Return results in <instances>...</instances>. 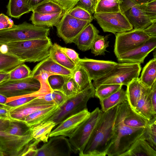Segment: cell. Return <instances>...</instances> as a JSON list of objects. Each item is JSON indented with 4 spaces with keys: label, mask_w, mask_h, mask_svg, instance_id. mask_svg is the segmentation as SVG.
Masks as SVG:
<instances>
[{
    "label": "cell",
    "mask_w": 156,
    "mask_h": 156,
    "mask_svg": "<svg viewBox=\"0 0 156 156\" xmlns=\"http://www.w3.org/2000/svg\"><path fill=\"white\" fill-rule=\"evenodd\" d=\"M118 106V105H117ZM117 106L103 112L80 156H105L114 134Z\"/></svg>",
    "instance_id": "cell-1"
},
{
    "label": "cell",
    "mask_w": 156,
    "mask_h": 156,
    "mask_svg": "<svg viewBox=\"0 0 156 156\" xmlns=\"http://www.w3.org/2000/svg\"><path fill=\"white\" fill-rule=\"evenodd\" d=\"M52 44L48 37L6 44L9 52L25 62H40L48 57Z\"/></svg>",
    "instance_id": "cell-2"
},
{
    "label": "cell",
    "mask_w": 156,
    "mask_h": 156,
    "mask_svg": "<svg viewBox=\"0 0 156 156\" xmlns=\"http://www.w3.org/2000/svg\"><path fill=\"white\" fill-rule=\"evenodd\" d=\"M95 96V88L91 82L84 89L67 99L44 122L52 121L55 123L56 126L68 117L87 108L88 100Z\"/></svg>",
    "instance_id": "cell-3"
},
{
    "label": "cell",
    "mask_w": 156,
    "mask_h": 156,
    "mask_svg": "<svg viewBox=\"0 0 156 156\" xmlns=\"http://www.w3.org/2000/svg\"><path fill=\"white\" fill-rule=\"evenodd\" d=\"M145 128H134L119 124L114 126V134L106 155L121 156L142 135Z\"/></svg>",
    "instance_id": "cell-4"
},
{
    "label": "cell",
    "mask_w": 156,
    "mask_h": 156,
    "mask_svg": "<svg viewBox=\"0 0 156 156\" xmlns=\"http://www.w3.org/2000/svg\"><path fill=\"white\" fill-rule=\"evenodd\" d=\"M140 64L117 63L114 67L104 76L93 80L95 88L102 84H117L127 86L134 79L139 77Z\"/></svg>",
    "instance_id": "cell-5"
},
{
    "label": "cell",
    "mask_w": 156,
    "mask_h": 156,
    "mask_svg": "<svg viewBox=\"0 0 156 156\" xmlns=\"http://www.w3.org/2000/svg\"><path fill=\"white\" fill-rule=\"evenodd\" d=\"M49 27L34 25L25 22L12 28L0 30V42L44 39L48 37Z\"/></svg>",
    "instance_id": "cell-6"
},
{
    "label": "cell",
    "mask_w": 156,
    "mask_h": 156,
    "mask_svg": "<svg viewBox=\"0 0 156 156\" xmlns=\"http://www.w3.org/2000/svg\"><path fill=\"white\" fill-rule=\"evenodd\" d=\"M44 80L39 76H30L23 79L4 81L0 83V94L8 98L7 103L16 98L37 91Z\"/></svg>",
    "instance_id": "cell-7"
},
{
    "label": "cell",
    "mask_w": 156,
    "mask_h": 156,
    "mask_svg": "<svg viewBox=\"0 0 156 156\" xmlns=\"http://www.w3.org/2000/svg\"><path fill=\"white\" fill-rule=\"evenodd\" d=\"M103 112L97 107L80 125L69 141L73 152L80 156L94 131Z\"/></svg>",
    "instance_id": "cell-8"
},
{
    "label": "cell",
    "mask_w": 156,
    "mask_h": 156,
    "mask_svg": "<svg viewBox=\"0 0 156 156\" xmlns=\"http://www.w3.org/2000/svg\"><path fill=\"white\" fill-rule=\"evenodd\" d=\"M37 143L31 133L20 136L0 131V148L5 156H24L28 149Z\"/></svg>",
    "instance_id": "cell-9"
},
{
    "label": "cell",
    "mask_w": 156,
    "mask_h": 156,
    "mask_svg": "<svg viewBox=\"0 0 156 156\" xmlns=\"http://www.w3.org/2000/svg\"><path fill=\"white\" fill-rule=\"evenodd\" d=\"M93 16L105 32H110L115 35L133 29V26L122 11L95 12Z\"/></svg>",
    "instance_id": "cell-10"
},
{
    "label": "cell",
    "mask_w": 156,
    "mask_h": 156,
    "mask_svg": "<svg viewBox=\"0 0 156 156\" xmlns=\"http://www.w3.org/2000/svg\"><path fill=\"white\" fill-rule=\"evenodd\" d=\"M115 35L114 51L116 57L142 44L151 37L143 30L134 29Z\"/></svg>",
    "instance_id": "cell-11"
},
{
    "label": "cell",
    "mask_w": 156,
    "mask_h": 156,
    "mask_svg": "<svg viewBox=\"0 0 156 156\" xmlns=\"http://www.w3.org/2000/svg\"><path fill=\"white\" fill-rule=\"evenodd\" d=\"M90 23L89 21L76 18L66 13L56 27L57 35L66 44L72 43L83 29Z\"/></svg>",
    "instance_id": "cell-12"
},
{
    "label": "cell",
    "mask_w": 156,
    "mask_h": 156,
    "mask_svg": "<svg viewBox=\"0 0 156 156\" xmlns=\"http://www.w3.org/2000/svg\"><path fill=\"white\" fill-rule=\"evenodd\" d=\"M38 148L36 156H69L73 152L69 140L66 137L55 136Z\"/></svg>",
    "instance_id": "cell-13"
},
{
    "label": "cell",
    "mask_w": 156,
    "mask_h": 156,
    "mask_svg": "<svg viewBox=\"0 0 156 156\" xmlns=\"http://www.w3.org/2000/svg\"><path fill=\"white\" fill-rule=\"evenodd\" d=\"M149 120L136 112L128 101L117 106L114 126L119 124L134 128H145Z\"/></svg>",
    "instance_id": "cell-14"
},
{
    "label": "cell",
    "mask_w": 156,
    "mask_h": 156,
    "mask_svg": "<svg viewBox=\"0 0 156 156\" xmlns=\"http://www.w3.org/2000/svg\"><path fill=\"white\" fill-rule=\"evenodd\" d=\"M121 9L134 29L144 30L152 23L155 22L146 15L140 4L129 0H123Z\"/></svg>",
    "instance_id": "cell-15"
},
{
    "label": "cell",
    "mask_w": 156,
    "mask_h": 156,
    "mask_svg": "<svg viewBox=\"0 0 156 156\" xmlns=\"http://www.w3.org/2000/svg\"><path fill=\"white\" fill-rule=\"evenodd\" d=\"M43 96L37 98L20 106L10 108L9 114L11 119L24 121L27 116L34 112L56 105L53 102L46 101Z\"/></svg>",
    "instance_id": "cell-16"
},
{
    "label": "cell",
    "mask_w": 156,
    "mask_h": 156,
    "mask_svg": "<svg viewBox=\"0 0 156 156\" xmlns=\"http://www.w3.org/2000/svg\"><path fill=\"white\" fill-rule=\"evenodd\" d=\"M90 113L87 108L68 117L52 130L50 137L58 136L70 137Z\"/></svg>",
    "instance_id": "cell-17"
},
{
    "label": "cell",
    "mask_w": 156,
    "mask_h": 156,
    "mask_svg": "<svg viewBox=\"0 0 156 156\" xmlns=\"http://www.w3.org/2000/svg\"><path fill=\"white\" fill-rule=\"evenodd\" d=\"M156 47V37H151L140 46L120 55L117 57L119 63H143L145 58Z\"/></svg>",
    "instance_id": "cell-18"
},
{
    "label": "cell",
    "mask_w": 156,
    "mask_h": 156,
    "mask_svg": "<svg viewBox=\"0 0 156 156\" xmlns=\"http://www.w3.org/2000/svg\"><path fill=\"white\" fill-rule=\"evenodd\" d=\"M117 63L112 61L96 60L85 57L80 59L78 65L86 69L92 81L105 75L112 69Z\"/></svg>",
    "instance_id": "cell-19"
},
{
    "label": "cell",
    "mask_w": 156,
    "mask_h": 156,
    "mask_svg": "<svg viewBox=\"0 0 156 156\" xmlns=\"http://www.w3.org/2000/svg\"><path fill=\"white\" fill-rule=\"evenodd\" d=\"M44 73L49 76L58 74L70 76L72 75V71L57 63L49 56L34 67L30 76L35 77Z\"/></svg>",
    "instance_id": "cell-20"
},
{
    "label": "cell",
    "mask_w": 156,
    "mask_h": 156,
    "mask_svg": "<svg viewBox=\"0 0 156 156\" xmlns=\"http://www.w3.org/2000/svg\"><path fill=\"white\" fill-rule=\"evenodd\" d=\"M99 31L91 23L88 24L76 37L73 43L83 51L90 49L92 44Z\"/></svg>",
    "instance_id": "cell-21"
},
{
    "label": "cell",
    "mask_w": 156,
    "mask_h": 156,
    "mask_svg": "<svg viewBox=\"0 0 156 156\" xmlns=\"http://www.w3.org/2000/svg\"><path fill=\"white\" fill-rule=\"evenodd\" d=\"M25 62L9 52L6 44L0 42V72L10 73Z\"/></svg>",
    "instance_id": "cell-22"
},
{
    "label": "cell",
    "mask_w": 156,
    "mask_h": 156,
    "mask_svg": "<svg viewBox=\"0 0 156 156\" xmlns=\"http://www.w3.org/2000/svg\"><path fill=\"white\" fill-rule=\"evenodd\" d=\"M66 13L64 11L49 14H40L32 12L30 20L32 24L35 25L49 28L56 27Z\"/></svg>",
    "instance_id": "cell-23"
},
{
    "label": "cell",
    "mask_w": 156,
    "mask_h": 156,
    "mask_svg": "<svg viewBox=\"0 0 156 156\" xmlns=\"http://www.w3.org/2000/svg\"><path fill=\"white\" fill-rule=\"evenodd\" d=\"M149 88H147L144 90L133 109L137 113L149 121L156 117L148 95Z\"/></svg>",
    "instance_id": "cell-24"
},
{
    "label": "cell",
    "mask_w": 156,
    "mask_h": 156,
    "mask_svg": "<svg viewBox=\"0 0 156 156\" xmlns=\"http://www.w3.org/2000/svg\"><path fill=\"white\" fill-rule=\"evenodd\" d=\"M121 156H156V151L146 141L140 137Z\"/></svg>",
    "instance_id": "cell-25"
},
{
    "label": "cell",
    "mask_w": 156,
    "mask_h": 156,
    "mask_svg": "<svg viewBox=\"0 0 156 156\" xmlns=\"http://www.w3.org/2000/svg\"><path fill=\"white\" fill-rule=\"evenodd\" d=\"M55 123L51 121H47L31 127V134L35 140L44 143L47 142Z\"/></svg>",
    "instance_id": "cell-26"
},
{
    "label": "cell",
    "mask_w": 156,
    "mask_h": 156,
    "mask_svg": "<svg viewBox=\"0 0 156 156\" xmlns=\"http://www.w3.org/2000/svg\"><path fill=\"white\" fill-rule=\"evenodd\" d=\"M128 102L133 109L144 90L147 88L140 81L139 77L133 79L127 86Z\"/></svg>",
    "instance_id": "cell-27"
},
{
    "label": "cell",
    "mask_w": 156,
    "mask_h": 156,
    "mask_svg": "<svg viewBox=\"0 0 156 156\" xmlns=\"http://www.w3.org/2000/svg\"><path fill=\"white\" fill-rule=\"evenodd\" d=\"M127 101L126 91L121 88L109 97L100 100L101 110L106 112Z\"/></svg>",
    "instance_id": "cell-28"
},
{
    "label": "cell",
    "mask_w": 156,
    "mask_h": 156,
    "mask_svg": "<svg viewBox=\"0 0 156 156\" xmlns=\"http://www.w3.org/2000/svg\"><path fill=\"white\" fill-rule=\"evenodd\" d=\"M58 107L59 106L55 105L36 111L27 116L24 121L30 127L38 125L51 116Z\"/></svg>",
    "instance_id": "cell-29"
},
{
    "label": "cell",
    "mask_w": 156,
    "mask_h": 156,
    "mask_svg": "<svg viewBox=\"0 0 156 156\" xmlns=\"http://www.w3.org/2000/svg\"><path fill=\"white\" fill-rule=\"evenodd\" d=\"M49 56L57 63L72 71L77 66L60 50L56 43L52 44L49 50Z\"/></svg>",
    "instance_id": "cell-30"
},
{
    "label": "cell",
    "mask_w": 156,
    "mask_h": 156,
    "mask_svg": "<svg viewBox=\"0 0 156 156\" xmlns=\"http://www.w3.org/2000/svg\"><path fill=\"white\" fill-rule=\"evenodd\" d=\"M139 79L144 86L149 88L156 81V58L151 59L145 65Z\"/></svg>",
    "instance_id": "cell-31"
},
{
    "label": "cell",
    "mask_w": 156,
    "mask_h": 156,
    "mask_svg": "<svg viewBox=\"0 0 156 156\" xmlns=\"http://www.w3.org/2000/svg\"><path fill=\"white\" fill-rule=\"evenodd\" d=\"M7 7L8 15L17 19L31 11L27 5L26 0H9Z\"/></svg>",
    "instance_id": "cell-32"
},
{
    "label": "cell",
    "mask_w": 156,
    "mask_h": 156,
    "mask_svg": "<svg viewBox=\"0 0 156 156\" xmlns=\"http://www.w3.org/2000/svg\"><path fill=\"white\" fill-rule=\"evenodd\" d=\"M123 0H96L95 12H116L121 11Z\"/></svg>",
    "instance_id": "cell-33"
},
{
    "label": "cell",
    "mask_w": 156,
    "mask_h": 156,
    "mask_svg": "<svg viewBox=\"0 0 156 156\" xmlns=\"http://www.w3.org/2000/svg\"><path fill=\"white\" fill-rule=\"evenodd\" d=\"M72 76L77 84L80 92L85 88L91 83L87 71L79 65L72 71Z\"/></svg>",
    "instance_id": "cell-34"
},
{
    "label": "cell",
    "mask_w": 156,
    "mask_h": 156,
    "mask_svg": "<svg viewBox=\"0 0 156 156\" xmlns=\"http://www.w3.org/2000/svg\"><path fill=\"white\" fill-rule=\"evenodd\" d=\"M5 131L11 135L22 136L30 133L31 128L24 121L12 119Z\"/></svg>",
    "instance_id": "cell-35"
},
{
    "label": "cell",
    "mask_w": 156,
    "mask_h": 156,
    "mask_svg": "<svg viewBox=\"0 0 156 156\" xmlns=\"http://www.w3.org/2000/svg\"><path fill=\"white\" fill-rule=\"evenodd\" d=\"M156 117L149 121L140 138L146 141L156 151Z\"/></svg>",
    "instance_id": "cell-36"
},
{
    "label": "cell",
    "mask_w": 156,
    "mask_h": 156,
    "mask_svg": "<svg viewBox=\"0 0 156 156\" xmlns=\"http://www.w3.org/2000/svg\"><path fill=\"white\" fill-rule=\"evenodd\" d=\"M108 35L105 36L98 34L95 38L91 46V52L95 56L105 55L106 48L109 47L108 41Z\"/></svg>",
    "instance_id": "cell-37"
},
{
    "label": "cell",
    "mask_w": 156,
    "mask_h": 156,
    "mask_svg": "<svg viewBox=\"0 0 156 156\" xmlns=\"http://www.w3.org/2000/svg\"><path fill=\"white\" fill-rule=\"evenodd\" d=\"M122 86L117 84L99 85L95 88V96L99 100L106 98L122 88Z\"/></svg>",
    "instance_id": "cell-38"
},
{
    "label": "cell",
    "mask_w": 156,
    "mask_h": 156,
    "mask_svg": "<svg viewBox=\"0 0 156 156\" xmlns=\"http://www.w3.org/2000/svg\"><path fill=\"white\" fill-rule=\"evenodd\" d=\"M63 11L64 10L58 4L49 0L38 5L32 11L40 14H49L58 13Z\"/></svg>",
    "instance_id": "cell-39"
},
{
    "label": "cell",
    "mask_w": 156,
    "mask_h": 156,
    "mask_svg": "<svg viewBox=\"0 0 156 156\" xmlns=\"http://www.w3.org/2000/svg\"><path fill=\"white\" fill-rule=\"evenodd\" d=\"M58 90L62 92L67 99L76 95L80 92L72 76L66 77L63 85Z\"/></svg>",
    "instance_id": "cell-40"
},
{
    "label": "cell",
    "mask_w": 156,
    "mask_h": 156,
    "mask_svg": "<svg viewBox=\"0 0 156 156\" xmlns=\"http://www.w3.org/2000/svg\"><path fill=\"white\" fill-rule=\"evenodd\" d=\"M31 71L24 63L19 65L9 73V80H15L26 78L30 76Z\"/></svg>",
    "instance_id": "cell-41"
},
{
    "label": "cell",
    "mask_w": 156,
    "mask_h": 156,
    "mask_svg": "<svg viewBox=\"0 0 156 156\" xmlns=\"http://www.w3.org/2000/svg\"><path fill=\"white\" fill-rule=\"evenodd\" d=\"M77 19L91 22L94 19L92 15L82 7L76 5L67 12Z\"/></svg>",
    "instance_id": "cell-42"
},
{
    "label": "cell",
    "mask_w": 156,
    "mask_h": 156,
    "mask_svg": "<svg viewBox=\"0 0 156 156\" xmlns=\"http://www.w3.org/2000/svg\"><path fill=\"white\" fill-rule=\"evenodd\" d=\"M43 97L46 101L53 102L59 106H61L68 99L62 92L57 90H52Z\"/></svg>",
    "instance_id": "cell-43"
},
{
    "label": "cell",
    "mask_w": 156,
    "mask_h": 156,
    "mask_svg": "<svg viewBox=\"0 0 156 156\" xmlns=\"http://www.w3.org/2000/svg\"><path fill=\"white\" fill-rule=\"evenodd\" d=\"M66 77L60 75H52L48 77L47 82L52 90H58L63 85Z\"/></svg>",
    "instance_id": "cell-44"
},
{
    "label": "cell",
    "mask_w": 156,
    "mask_h": 156,
    "mask_svg": "<svg viewBox=\"0 0 156 156\" xmlns=\"http://www.w3.org/2000/svg\"><path fill=\"white\" fill-rule=\"evenodd\" d=\"M146 15L154 22L156 21V0L140 4Z\"/></svg>",
    "instance_id": "cell-45"
},
{
    "label": "cell",
    "mask_w": 156,
    "mask_h": 156,
    "mask_svg": "<svg viewBox=\"0 0 156 156\" xmlns=\"http://www.w3.org/2000/svg\"><path fill=\"white\" fill-rule=\"evenodd\" d=\"M60 6L66 12L74 7L79 0H51Z\"/></svg>",
    "instance_id": "cell-46"
},
{
    "label": "cell",
    "mask_w": 156,
    "mask_h": 156,
    "mask_svg": "<svg viewBox=\"0 0 156 156\" xmlns=\"http://www.w3.org/2000/svg\"><path fill=\"white\" fill-rule=\"evenodd\" d=\"M58 46L60 50L76 66L78 65L79 61L80 58L77 52L73 49L62 47L58 44Z\"/></svg>",
    "instance_id": "cell-47"
},
{
    "label": "cell",
    "mask_w": 156,
    "mask_h": 156,
    "mask_svg": "<svg viewBox=\"0 0 156 156\" xmlns=\"http://www.w3.org/2000/svg\"><path fill=\"white\" fill-rule=\"evenodd\" d=\"M15 26L10 18L3 13L0 14V30L10 28Z\"/></svg>",
    "instance_id": "cell-48"
},
{
    "label": "cell",
    "mask_w": 156,
    "mask_h": 156,
    "mask_svg": "<svg viewBox=\"0 0 156 156\" xmlns=\"http://www.w3.org/2000/svg\"><path fill=\"white\" fill-rule=\"evenodd\" d=\"M148 95L153 112L156 115V81L149 88Z\"/></svg>",
    "instance_id": "cell-49"
},
{
    "label": "cell",
    "mask_w": 156,
    "mask_h": 156,
    "mask_svg": "<svg viewBox=\"0 0 156 156\" xmlns=\"http://www.w3.org/2000/svg\"><path fill=\"white\" fill-rule=\"evenodd\" d=\"M76 5L84 8L92 15L95 12V5L90 0H79Z\"/></svg>",
    "instance_id": "cell-50"
},
{
    "label": "cell",
    "mask_w": 156,
    "mask_h": 156,
    "mask_svg": "<svg viewBox=\"0 0 156 156\" xmlns=\"http://www.w3.org/2000/svg\"><path fill=\"white\" fill-rule=\"evenodd\" d=\"M143 30L150 37H156V22L152 23Z\"/></svg>",
    "instance_id": "cell-51"
},
{
    "label": "cell",
    "mask_w": 156,
    "mask_h": 156,
    "mask_svg": "<svg viewBox=\"0 0 156 156\" xmlns=\"http://www.w3.org/2000/svg\"><path fill=\"white\" fill-rule=\"evenodd\" d=\"M49 0H26L27 6L31 11L36 6Z\"/></svg>",
    "instance_id": "cell-52"
},
{
    "label": "cell",
    "mask_w": 156,
    "mask_h": 156,
    "mask_svg": "<svg viewBox=\"0 0 156 156\" xmlns=\"http://www.w3.org/2000/svg\"><path fill=\"white\" fill-rule=\"evenodd\" d=\"M9 108H0V119L11 120L9 114Z\"/></svg>",
    "instance_id": "cell-53"
},
{
    "label": "cell",
    "mask_w": 156,
    "mask_h": 156,
    "mask_svg": "<svg viewBox=\"0 0 156 156\" xmlns=\"http://www.w3.org/2000/svg\"><path fill=\"white\" fill-rule=\"evenodd\" d=\"M10 120L0 119V131H5L7 129Z\"/></svg>",
    "instance_id": "cell-54"
},
{
    "label": "cell",
    "mask_w": 156,
    "mask_h": 156,
    "mask_svg": "<svg viewBox=\"0 0 156 156\" xmlns=\"http://www.w3.org/2000/svg\"><path fill=\"white\" fill-rule=\"evenodd\" d=\"M9 73L0 72V83L9 80Z\"/></svg>",
    "instance_id": "cell-55"
},
{
    "label": "cell",
    "mask_w": 156,
    "mask_h": 156,
    "mask_svg": "<svg viewBox=\"0 0 156 156\" xmlns=\"http://www.w3.org/2000/svg\"><path fill=\"white\" fill-rule=\"evenodd\" d=\"M137 4H141L148 2L152 0H129Z\"/></svg>",
    "instance_id": "cell-56"
},
{
    "label": "cell",
    "mask_w": 156,
    "mask_h": 156,
    "mask_svg": "<svg viewBox=\"0 0 156 156\" xmlns=\"http://www.w3.org/2000/svg\"><path fill=\"white\" fill-rule=\"evenodd\" d=\"M7 100V98L0 94V104L5 105Z\"/></svg>",
    "instance_id": "cell-57"
},
{
    "label": "cell",
    "mask_w": 156,
    "mask_h": 156,
    "mask_svg": "<svg viewBox=\"0 0 156 156\" xmlns=\"http://www.w3.org/2000/svg\"><path fill=\"white\" fill-rule=\"evenodd\" d=\"M8 108L10 109V108L8 107V106L6 105H4L3 104H0V108Z\"/></svg>",
    "instance_id": "cell-58"
},
{
    "label": "cell",
    "mask_w": 156,
    "mask_h": 156,
    "mask_svg": "<svg viewBox=\"0 0 156 156\" xmlns=\"http://www.w3.org/2000/svg\"><path fill=\"white\" fill-rule=\"evenodd\" d=\"M0 156H5L4 153L0 148Z\"/></svg>",
    "instance_id": "cell-59"
},
{
    "label": "cell",
    "mask_w": 156,
    "mask_h": 156,
    "mask_svg": "<svg viewBox=\"0 0 156 156\" xmlns=\"http://www.w3.org/2000/svg\"><path fill=\"white\" fill-rule=\"evenodd\" d=\"M96 0H90V1L93 3V4H94L95 5L96 3Z\"/></svg>",
    "instance_id": "cell-60"
}]
</instances>
